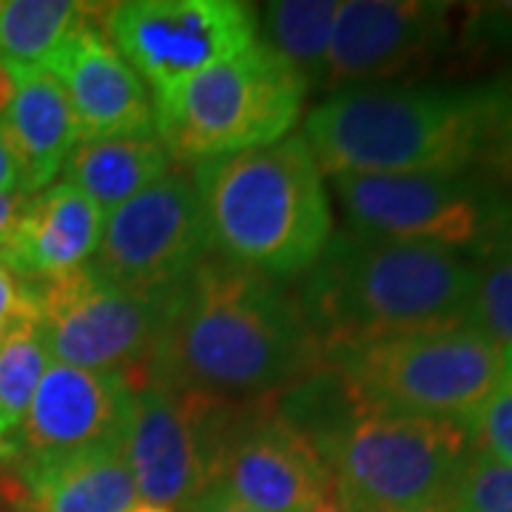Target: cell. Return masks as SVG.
Segmentation results:
<instances>
[{"instance_id": "cell-9", "label": "cell", "mask_w": 512, "mask_h": 512, "mask_svg": "<svg viewBox=\"0 0 512 512\" xmlns=\"http://www.w3.org/2000/svg\"><path fill=\"white\" fill-rule=\"evenodd\" d=\"M214 254L194 180L168 171L103 220L94 274L137 296H165Z\"/></svg>"}, {"instance_id": "cell-15", "label": "cell", "mask_w": 512, "mask_h": 512, "mask_svg": "<svg viewBox=\"0 0 512 512\" xmlns=\"http://www.w3.org/2000/svg\"><path fill=\"white\" fill-rule=\"evenodd\" d=\"M134 410V384L117 370L49 362L23 424V458H57L123 447Z\"/></svg>"}, {"instance_id": "cell-32", "label": "cell", "mask_w": 512, "mask_h": 512, "mask_svg": "<svg viewBox=\"0 0 512 512\" xmlns=\"http://www.w3.org/2000/svg\"><path fill=\"white\" fill-rule=\"evenodd\" d=\"M15 92H18V66L0 60V120L6 117V111L12 106Z\"/></svg>"}, {"instance_id": "cell-11", "label": "cell", "mask_w": 512, "mask_h": 512, "mask_svg": "<svg viewBox=\"0 0 512 512\" xmlns=\"http://www.w3.org/2000/svg\"><path fill=\"white\" fill-rule=\"evenodd\" d=\"M211 484L254 512H308L333 495L328 464L276 413L274 396L225 402Z\"/></svg>"}, {"instance_id": "cell-4", "label": "cell", "mask_w": 512, "mask_h": 512, "mask_svg": "<svg viewBox=\"0 0 512 512\" xmlns=\"http://www.w3.org/2000/svg\"><path fill=\"white\" fill-rule=\"evenodd\" d=\"M214 254L271 279L302 276L333 237L322 168L305 134L194 165Z\"/></svg>"}, {"instance_id": "cell-2", "label": "cell", "mask_w": 512, "mask_h": 512, "mask_svg": "<svg viewBox=\"0 0 512 512\" xmlns=\"http://www.w3.org/2000/svg\"><path fill=\"white\" fill-rule=\"evenodd\" d=\"M333 174H476L512 194V74L473 86L339 89L305 120Z\"/></svg>"}, {"instance_id": "cell-28", "label": "cell", "mask_w": 512, "mask_h": 512, "mask_svg": "<svg viewBox=\"0 0 512 512\" xmlns=\"http://www.w3.org/2000/svg\"><path fill=\"white\" fill-rule=\"evenodd\" d=\"M40 328V308L32 279L0 262V348L20 333Z\"/></svg>"}, {"instance_id": "cell-17", "label": "cell", "mask_w": 512, "mask_h": 512, "mask_svg": "<svg viewBox=\"0 0 512 512\" xmlns=\"http://www.w3.org/2000/svg\"><path fill=\"white\" fill-rule=\"evenodd\" d=\"M103 214L74 185L55 183L29 194L0 262L23 279H49L92 262L103 234Z\"/></svg>"}, {"instance_id": "cell-35", "label": "cell", "mask_w": 512, "mask_h": 512, "mask_svg": "<svg viewBox=\"0 0 512 512\" xmlns=\"http://www.w3.org/2000/svg\"><path fill=\"white\" fill-rule=\"evenodd\" d=\"M421 512H447V507H433V510H421Z\"/></svg>"}, {"instance_id": "cell-13", "label": "cell", "mask_w": 512, "mask_h": 512, "mask_svg": "<svg viewBox=\"0 0 512 512\" xmlns=\"http://www.w3.org/2000/svg\"><path fill=\"white\" fill-rule=\"evenodd\" d=\"M222 399L146 382L134 390L123 456L134 490L157 507H183L211 487V427Z\"/></svg>"}, {"instance_id": "cell-6", "label": "cell", "mask_w": 512, "mask_h": 512, "mask_svg": "<svg viewBox=\"0 0 512 512\" xmlns=\"http://www.w3.org/2000/svg\"><path fill=\"white\" fill-rule=\"evenodd\" d=\"M473 450V427L464 421L367 410L325 461L333 501L342 512L444 507Z\"/></svg>"}, {"instance_id": "cell-5", "label": "cell", "mask_w": 512, "mask_h": 512, "mask_svg": "<svg viewBox=\"0 0 512 512\" xmlns=\"http://www.w3.org/2000/svg\"><path fill=\"white\" fill-rule=\"evenodd\" d=\"M308 86L262 43L154 92L157 137L180 163L274 146L296 126Z\"/></svg>"}, {"instance_id": "cell-26", "label": "cell", "mask_w": 512, "mask_h": 512, "mask_svg": "<svg viewBox=\"0 0 512 512\" xmlns=\"http://www.w3.org/2000/svg\"><path fill=\"white\" fill-rule=\"evenodd\" d=\"M444 507L447 512H512V464L473 450Z\"/></svg>"}, {"instance_id": "cell-19", "label": "cell", "mask_w": 512, "mask_h": 512, "mask_svg": "<svg viewBox=\"0 0 512 512\" xmlns=\"http://www.w3.org/2000/svg\"><path fill=\"white\" fill-rule=\"evenodd\" d=\"M0 126L18 163L23 194L49 188L80 143L72 103L43 66L18 69V92Z\"/></svg>"}, {"instance_id": "cell-7", "label": "cell", "mask_w": 512, "mask_h": 512, "mask_svg": "<svg viewBox=\"0 0 512 512\" xmlns=\"http://www.w3.org/2000/svg\"><path fill=\"white\" fill-rule=\"evenodd\" d=\"M353 231L421 242L481 265L512 245V194L476 174H333Z\"/></svg>"}, {"instance_id": "cell-27", "label": "cell", "mask_w": 512, "mask_h": 512, "mask_svg": "<svg viewBox=\"0 0 512 512\" xmlns=\"http://www.w3.org/2000/svg\"><path fill=\"white\" fill-rule=\"evenodd\" d=\"M473 439L478 453L512 464V356H507L501 379L478 413Z\"/></svg>"}, {"instance_id": "cell-33", "label": "cell", "mask_w": 512, "mask_h": 512, "mask_svg": "<svg viewBox=\"0 0 512 512\" xmlns=\"http://www.w3.org/2000/svg\"><path fill=\"white\" fill-rule=\"evenodd\" d=\"M128 512H177V510H171V507H157V504H146V501H137V504H134Z\"/></svg>"}, {"instance_id": "cell-3", "label": "cell", "mask_w": 512, "mask_h": 512, "mask_svg": "<svg viewBox=\"0 0 512 512\" xmlns=\"http://www.w3.org/2000/svg\"><path fill=\"white\" fill-rule=\"evenodd\" d=\"M476 282L478 265L444 248L345 228L293 293L325 362L333 350L467 325Z\"/></svg>"}, {"instance_id": "cell-22", "label": "cell", "mask_w": 512, "mask_h": 512, "mask_svg": "<svg viewBox=\"0 0 512 512\" xmlns=\"http://www.w3.org/2000/svg\"><path fill=\"white\" fill-rule=\"evenodd\" d=\"M336 12V0L265 3L256 12V43L288 63L305 86H322Z\"/></svg>"}, {"instance_id": "cell-30", "label": "cell", "mask_w": 512, "mask_h": 512, "mask_svg": "<svg viewBox=\"0 0 512 512\" xmlns=\"http://www.w3.org/2000/svg\"><path fill=\"white\" fill-rule=\"evenodd\" d=\"M29 194H0V248L12 239L20 217L26 211Z\"/></svg>"}, {"instance_id": "cell-18", "label": "cell", "mask_w": 512, "mask_h": 512, "mask_svg": "<svg viewBox=\"0 0 512 512\" xmlns=\"http://www.w3.org/2000/svg\"><path fill=\"white\" fill-rule=\"evenodd\" d=\"M12 478L20 493L18 507L26 512H128L137 504L123 447L23 458L12 467Z\"/></svg>"}, {"instance_id": "cell-20", "label": "cell", "mask_w": 512, "mask_h": 512, "mask_svg": "<svg viewBox=\"0 0 512 512\" xmlns=\"http://www.w3.org/2000/svg\"><path fill=\"white\" fill-rule=\"evenodd\" d=\"M171 163L174 160L157 134L86 140L72 148L63 165V183L74 185L103 217H109L114 208L163 180Z\"/></svg>"}, {"instance_id": "cell-29", "label": "cell", "mask_w": 512, "mask_h": 512, "mask_svg": "<svg viewBox=\"0 0 512 512\" xmlns=\"http://www.w3.org/2000/svg\"><path fill=\"white\" fill-rule=\"evenodd\" d=\"M185 512H254L248 510L245 504H239L237 498H231V495L220 490V487H208V490H202L197 498H191L188 504H185Z\"/></svg>"}, {"instance_id": "cell-8", "label": "cell", "mask_w": 512, "mask_h": 512, "mask_svg": "<svg viewBox=\"0 0 512 512\" xmlns=\"http://www.w3.org/2000/svg\"><path fill=\"white\" fill-rule=\"evenodd\" d=\"M504 350L470 325L424 330L333 350L325 365L342 370L370 410L476 424L504 373Z\"/></svg>"}, {"instance_id": "cell-31", "label": "cell", "mask_w": 512, "mask_h": 512, "mask_svg": "<svg viewBox=\"0 0 512 512\" xmlns=\"http://www.w3.org/2000/svg\"><path fill=\"white\" fill-rule=\"evenodd\" d=\"M20 191V171L15 157H12V148L6 143V134L0 126V194H18ZM23 194V191H20Z\"/></svg>"}, {"instance_id": "cell-21", "label": "cell", "mask_w": 512, "mask_h": 512, "mask_svg": "<svg viewBox=\"0 0 512 512\" xmlns=\"http://www.w3.org/2000/svg\"><path fill=\"white\" fill-rule=\"evenodd\" d=\"M274 407L322 456V461H328L350 424L370 410L348 376L333 365H319L302 379L282 387L274 393Z\"/></svg>"}, {"instance_id": "cell-10", "label": "cell", "mask_w": 512, "mask_h": 512, "mask_svg": "<svg viewBox=\"0 0 512 512\" xmlns=\"http://www.w3.org/2000/svg\"><path fill=\"white\" fill-rule=\"evenodd\" d=\"M40 339L52 362L83 370L143 373L163 328V296H137L103 282L89 265L32 279ZM143 384V379H140Z\"/></svg>"}, {"instance_id": "cell-34", "label": "cell", "mask_w": 512, "mask_h": 512, "mask_svg": "<svg viewBox=\"0 0 512 512\" xmlns=\"http://www.w3.org/2000/svg\"><path fill=\"white\" fill-rule=\"evenodd\" d=\"M308 512H342V510L336 507V501H333V495H330V498H325L322 504H316V507H313V510H308Z\"/></svg>"}, {"instance_id": "cell-1", "label": "cell", "mask_w": 512, "mask_h": 512, "mask_svg": "<svg viewBox=\"0 0 512 512\" xmlns=\"http://www.w3.org/2000/svg\"><path fill=\"white\" fill-rule=\"evenodd\" d=\"M163 308L143 384L251 402L325 365L293 288L220 254L165 293Z\"/></svg>"}, {"instance_id": "cell-25", "label": "cell", "mask_w": 512, "mask_h": 512, "mask_svg": "<svg viewBox=\"0 0 512 512\" xmlns=\"http://www.w3.org/2000/svg\"><path fill=\"white\" fill-rule=\"evenodd\" d=\"M467 325L512 356V245L478 265V282Z\"/></svg>"}, {"instance_id": "cell-12", "label": "cell", "mask_w": 512, "mask_h": 512, "mask_svg": "<svg viewBox=\"0 0 512 512\" xmlns=\"http://www.w3.org/2000/svg\"><path fill=\"white\" fill-rule=\"evenodd\" d=\"M100 20L114 49L154 92L256 43V9L237 0H128L106 6Z\"/></svg>"}, {"instance_id": "cell-24", "label": "cell", "mask_w": 512, "mask_h": 512, "mask_svg": "<svg viewBox=\"0 0 512 512\" xmlns=\"http://www.w3.org/2000/svg\"><path fill=\"white\" fill-rule=\"evenodd\" d=\"M49 353L40 328L20 333L0 348V470H12L23 456V424L35 399Z\"/></svg>"}, {"instance_id": "cell-23", "label": "cell", "mask_w": 512, "mask_h": 512, "mask_svg": "<svg viewBox=\"0 0 512 512\" xmlns=\"http://www.w3.org/2000/svg\"><path fill=\"white\" fill-rule=\"evenodd\" d=\"M86 15L72 0H6L0 3V60L37 69L69 40Z\"/></svg>"}, {"instance_id": "cell-16", "label": "cell", "mask_w": 512, "mask_h": 512, "mask_svg": "<svg viewBox=\"0 0 512 512\" xmlns=\"http://www.w3.org/2000/svg\"><path fill=\"white\" fill-rule=\"evenodd\" d=\"M103 6L86 3V15L69 40L46 60L77 117L80 143L157 134L154 106L140 74L114 49L97 18Z\"/></svg>"}, {"instance_id": "cell-14", "label": "cell", "mask_w": 512, "mask_h": 512, "mask_svg": "<svg viewBox=\"0 0 512 512\" xmlns=\"http://www.w3.org/2000/svg\"><path fill=\"white\" fill-rule=\"evenodd\" d=\"M450 9L436 0L339 3L322 86H376L433 63L450 43Z\"/></svg>"}, {"instance_id": "cell-36", "label": "cell", "mask_w": 512, "mask_h": 512, "mask_svg": "<svg viewBox=\"0 0 512 512\" xmlns=\"http://www.w3.org/2000/svg\"><path fill=\"white\" fill-rule=\"evenodd\" d=\"M15 512H26V510H20V507H18V510H15Z\"/></svg>"}]
</instances>
